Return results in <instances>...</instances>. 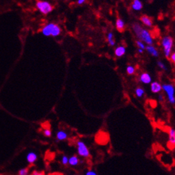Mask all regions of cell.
Segmentation results:
<instances>
[{"instance_id": "cell-1", "label": "cell", "mask_w": 175, "mask_h": 175, "mask_svg": "<svg viewBox=\"0 0 175 175\" xmlns=\"http://www.w3.org/2000/svg\"><path fill=\"white\" fill-rule=\"evenodd\" d=\"M132 27L133 32L139 40L142 42H145L147 45H152L154 41H153L151 33L148 30L144 29L138 23H134Z\"/></svg>"}, {"instance_id": "cell-2", "label": "cell", "mask_w": 175, "mask_h": 175, "mask_svg": "<svg viewBox=\"0 0 175 175\" xmlns=\"http://www.w3.org/2000/svg\"><path fill=\"white\" fill-rule=\"evenodd\" d=\"M161 44L163 47L164 54L166 58H169L170 55L172 54L173 44H174V40L172 37L170 36H165L161 40Z\"/></svg>"}, {"instance_id": "cell-3", "label": "cell", "mask_w": 175, "mask_h": 175, "mask_svg": "<svg viewBox=\"0 0 175 175\" xmlns=\"http://www.w3.org/2000/svg\"><path fill=\"white\" fill-rule=\"evenodd\" d=\"M162 90L165 91L167 96L169 102L171 104H175V89L173 84H163Z\"/></svg>"}, {"instance_id": "cell-4", "label": "cell", "mask_w": 175, "mask_h": 175, "mask_svg": "<svg viewBox=\"0 0 175 175\" xmlns=\"http://www.w3.org/2000/svg\"><path fill=\"white\" fill-rule=\"evenodd\" d=\"M37 8L43 14H48L53 10V6L46 1H38L36 4Z\"/></svg>"}, {"instance_id": "cell-5", "label": "cell", "mask_w": 175, "mask_h": 175, "mask_svg": "<svg viewBox=\"0 0 175 175\" xmlns=\"http://www.w3.org/2000/svg\"><path fill=\"white\" fill-rule=\"evenodd\" d=\"M76 148H77V153L80 156L84 158H88L90 156V150L88 147L82 141L79 140L76 142Z\"/></svg>"}, {"instance_id": "cell-6", "label": "cell", "mask_w": 175, "mask_h": 175, "mask_svg": "<svg viewBox=\"0 0 175 175\" xmlns=\"http://www.w3.org/2000/svg\"><path fill=\"white\" fill-rule=\"evenodd\" d=\"M167 146L170 150H174L175 147V130L169 128V139Z\"/></svg>"}, {"instance_id": "cell-7", "label": "cell", "mask_w": 175, "mask_h": 175, "mask_svg": "<svg viewBox=\"0 0 175 175\" xmlns=\"http://www.w3.org/2000/svg\"><path fill=\"white\" fill-rule=\"evenodd\" d=\"M55 25H56V24H54V23H50V24H47V25L44 26L41 30V32H42L43 34L46 37L52 36Z\"/></svg>"}, {"instance_id": "cell-8", "label": "cell", "mask_w": 175, "mask_h": 175, "mask_svg": "<svg viewBox=\"0 0 175 175\" xmlns=\"http://www.w3.org/2000/svg\"><path fill=\"white\" fill-rule=\"evenodd\" d=\"M139 82L145 84H149L152 83V77L150 74L147 72H142L139 77Z\"/></svg>"}, {"instance_id": "cell-9", "label": "cell", "mask_w": 175, "mask_h": 175, "mask_svg": "<svg viewBox=\"0 0 175 175\" xmlns=\"http://www.w3.org/2000/svg\"><path fill=\"white\" fill-rule=\"evenodd\" d=\"M150 88H151L152 92L154 94L160 93L162 90V86L159 82H153L150 84Z\"/></svg>"}, {"instance_id": "cell-10", "label": "cell", "mask_w": 175, "mask_h": 175, "mask_svg": "<svg viewBox=\"0 0 175 175\" xmlns=\"http://www.w3.org/2000/svg\"><path fill=\"white\" fill-rule=\"evenodd\" d=\"M140 19L141 22H142L144 26H146V27H152L153 25L152 19L151 17H150L149 16H147V15H142V16L140 17V19Z\"/></svg>"}, {"instance_id": "cell-11", "label": "cell", "mask_w": 175, "mask_h": 175, "mask_svg": "<svg viewBox=\"0 0 175 175\" xmlns=\"http://www.w3.org/2000/svg\"><path fill=\"white\" fill-rule=\"evenodd\" d=\"M115 25H116V29L117 30L118 32H123L124 30H125V22H124V21L122 19H121V18H117V19H116Z\"/></svg>"}, {"instance_id": "cell-12", "label": "cell", "mask_w": 175, "mask_h": 175, "mask_svg": "<svg viewBox=\"0 0 175 175\" xmlns=\"http://www.w3.org/2000/svg\"><path fill=\"white\" fill-rule=\"evenodd\" d=\"M126 54V47L123 45L118 46L114 50V54L116 57H122Z\"/></svg>"}, {"instance_id": "cell-13", "label": "cell", "mask_w": 175, "mask_h": 175, "mask_svg": "<svg viewBox=\"0 0 175 175\" xmlns=\"http://www.w3.org/2000/svg\"><path fill=\"white\" fill-rule=\"evenodd\" d=\"M146 50L150 54H151L152 56H154V57H158L159 56V52L156 50V47H154L153 45H147L146 46Z\"/></svg>"}, {"instance_id": "cell-14", "label": "cell", "mask_w": 175, "mask_h": 175, "mask_svg": "<svg viewBox=\"0 0 175 175\" xmlns=\"http://www.w3.org/2000/svg\"><path fill=\"white\" fill-rule=\"evenodd\" d=\"M131 7L133 10L137 11L138 12V11L142 10V8H143V4L139 0H134L132 1V3Z\"/></svg>"}, {"instance_id": "cell-15", "label": "cell", "mask_w": 175, "mask_h": 175, "mask_svg": "<svg viewBox=\"0 0 175 175\" xmlns=\"http://www.w3.org/2000/svg\"><path fill=\"white\" fill-rule=\"evenodd\" d=\"M37 154L35 152H33L28 153L27 155V161L28 162V163L31 164V165L34 163L37 160Z\"/></svg>"}, {"instance_id": "cell-16", "label": "cell", "mask_w": 175, "mask_h": 175, "mask_svg": "<svg viewBox=\"0 0 175 175\" xmlns=\"http://www.w3.org/2000/svg\"><path fill=\"white\" fill-rule=\"evenodd\" d=\"M107 40L108 41L109 44H110L111 47H114V46L116 44V41H115V39H114V35L113 32H110L107 33Z\"/></svg>"}, {"instance_id": "cell-17", "label": "cell", "mask_w": 175, "mask_h": 175, "mask_svg": "<svg viewBox=\"0 0 175 175\" xmlns=\"http://www.w3.org/2000/svg\"><path fill=\"white\" fill-rule=\"evenodd\" d=\"M79 159L78 158L77 156L76 155H73L71 157L69 158V165L72 167H74L79 165Z\"/></svg>"}, {"instance_id": "cell-18", "label": "cell", "mask_w": 175, "mask_h": 175, "mask_svg": "<svg viewBox=\"0 0 175 175\" xmlns=\"http://www.w3.org/2000/svg\"><path fill=\"white\" fill-rule=\"evenodd\" d=\"M67 137H68V134H67V133L66 132L63 131V130H59L56 133V138H57L58 140H65V139H67Z\"/></svg>"}, {"instance_id": "cell-19", "label": "cell", "mask_w": 175, "mask_h": 175, "mask_svg": "<svg viewBox=\"0 0 175 175\" xmlns=\"http://www.w3.org/2000/svg\"><path fill=\"white\" fill-rule=\"evenodd\" d=\"M144 93H145V92L142 87H136V90H135V94H136V97L138 98H142L144 95Z\"/></svg>"}, {"instance_id": "cell-20", "label": "cell", "mask_w": 175, "mask_h": 175, "mask_svg": "<svg viewBox=\"0 0 175 175\" xmlns=\"http://www.w3.org/2000/svg\"><path fill=\"white\" fill-rule=\"evenodd\" d=\"M126 71H127V74L129 75H133L136 72V70H135V67L132 65H129L127 67V69H126Z\"/></svg>"}, {"instance_id": "cell-21", "label": "cell", "mask_w": 175, "mask_h": 175, "mask_svg": "<svg viewBox=\"0 0 175 175\" xmlns=\"http://www.w3.org/2000/svg\"><path fill=\"white\" fill-rule=\"evenodd\" d=\"M136 44L137 46L138 49H141V50H144L146 49V46L144 44V42L141 41L140 40H136Z\"/></svg>"}, {"instance_id": "cell-22", "label": "cell", "mask_w": 175, "mask_h": 175, "mask_svg": "<svg viewBox=\"0 0 175 175\" xmlns=\"http://www.w3.org/2000/svg\"><path fill=\"white\" fill-rule=\"evenodd\" d=\"M157 66L159 67V68H160L162 70H164V71H167V67H166L165 64L163 62H162V61H157Z\"/></svg>"}, {"instance_id": "cell-23", "label": "cell", "mask_w": 175, "mask_h": 175, "mask_svg": "<svg viewBox=\"0 0 175 175\" xmlns=\"http://www.w3.org/2000/svg\"><path fill=\"white\" fill-rule=\"evenodd\" d=\"M29 170L30 169L28 167L27 168H23L21 169L19 171V175H29Z\"/></svg>"}, {"instance_id": "cell-24", "label": "cell", "mask_w": 175, "mask_h": 175, "mask_svg": "<svg viewBox=\"0 0 175 175\" xmlns=\"http://www.w3.org/2000/svg\"><path fill=\"white\" fill-rule=\"evenodd\" d=\"M62 163L64 165H67L69 164V158L67 156H65V155L62 157Z\"/></svg>"}, {"instance_id": "cell-25", "label": "cell", "mask_w": 175, "mask_h": 175, "mask_svg": "<svg viewBox=\"0 0 175 175\" xmlns=\"http://www.w3.org/2000/svg\"><path fill=\"white\" fill-rule=\"evenodd\" d=\"M43 133H44V136H47V137H50L52 135V132L50 129H45V130H44V132H43Z\"/></svg>"}, {"instance_id": "cell-26", "label": "cell", "mask_w": 175, "mask_h": 175, "mask_svg": "<svg viewBox=\"0 0 175 175\" xmlns=\"http://www.w3.org/2000/svg\"><path fill=\"white\" fill-rule=\"evenodd\" d=\"M169 59L170 61L172 62V64L175 66V52H172V53L171 54V55H170L169 56Z\"/></svg>"}, {"instance_id": "cell-27", "label": "cell", "mask_w": 175, "mask_h": 175, "mask_svg": "<svg viewBox=\"0 0 175 175\" xmlns=\"http://www.w3.org/2000/svg\"><path fill=\"white\" fill-rule=\"evenodd\" d=\"M31 175H44V172H39L37 170H34L32 172Z\"/></svg>"}, {"instance_id": "cell-28", "label": "cell", "mask_w": 175, "mask_h": 175, "mask_svg": "<svg viewBox=\"0 0 175 175\" xmlns=\"http://www.w3.org/2000/svg\"><path fill=\"white\" fill-rule=\"evenodd\" d=\"M85 175H97V174H96V172L94 171V170H88V171L86 172Z\"/></svg>"}, {"instance_id": "cell-29", "label": "cell", "mask_w": 175, "mask_h": 175, "mask_svg": "<svg viewBox=\"0 0 175 175\" xmlns=\"http://www.w3.org/2000/svg\"><path fill=\"white\" fill-rule=\"evenodd\" d=\"M158 99H159V101L160 102H164V100H165V96H164V95L162 94H159V95H158Z\"/></svg>"}, {"instance_id": "cell-30", "label": "cell", "mask_w": 175, "mask_h": 175, "mask_svg": "<svg viewBox=\"0 0 175 175\" xmlns=\"http://www.w3.org/2000/svg\"><path fill=\"white\" fill-rule=\"evenodd\" d=\"M47 175H63V174L59 172H52V173H50V174H48Z\"/></svg>"}, {"instance_id": "cell-31", "label": "cell", "mask_w": 175, "mask_h": 175, "mask_svg": "<svg viewBox=\"0 0 175 175\" xmlns=\"http://www.w3.org/2000/svg\"><path fill=\"white\" fill-rule=\"evenodd\" d=\"M84 3H85L84 0H79V1H77V4H79V5H82V4H84Z\"/></svg>"}, {"instance_id": "cell-32", "label": "cell", "mask_w": 175, "mask_h": 175, "mask_svg": "<svg viewBox=\"0 0 175 175\" xmlns=\"http://www.w3.org/2000/svg\"><path fill=\"white\" fill-rule=\"evenodd\" d=\"M138 53L139 54H143L144 53V50H141V49H138Z\"/></svg>"}]
</instances>
